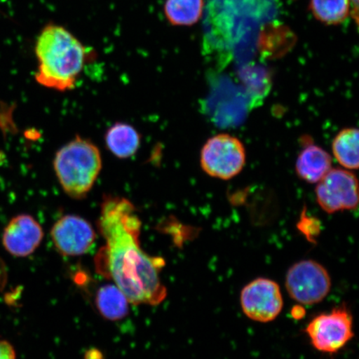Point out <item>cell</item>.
I'll return each instance as SVG.
<instances>
[{"label": "cell", "mask_w": 359, "mask_h": 359, "mask_svg": "<svg viewBox=\"0 0 359 359\" xmlns=\"http://www.w3.org/2000/svg\"><path fill=\"white\" fill-rule=\"evenodd\" d=\"M97 226L106 243L96 260L100 272L114 280L129 303H163L168 295L160 277L165 262L142 249V222L133 202L122 196H103Z\"/></svg>", "instance_id": "obj_1"}, {"label": "cell", "mask_w": 359, "mask_h": 359, "mask_svg": "<svg viewBox=\"0 0 359 359\" xmlns=\"http://www.w3.org/2000/svg\"><path fill=\"white\" fill-rule=\"evenodd\" d=\"M35 55L39 62L36 82L47 88L66 92L75 88L90 53L69 30L51 24L40 33Z\"/></svg>", "instance_id": "obj_2"}, {"label": "cell", "mask_w": 359, "mask_h": 359, "mask_svg": "<svg viewBox=\"0 0 359 359\" xmlns=\"http://www.w3.org/2000/svg\"><path fill=\"white\" fill-rule=\"evenodd\" d=\"M266 0H212L208 25V43L221 51L231 50L242 38L254 34L272 7H260Z\"/></svg>", "instance_id": "obj_3"}, {"label": "cell", "mask_w": 359, "mask_h": 359, "mask_svg": "<svg viewBox=\"0 0 359 359\" xmlns=\"http://www.w3.org/2000/svg\"><path fill=\"white\" fill-rule=\"evenodd\" d=\"M102 168L100 150L95 143L80 136L62 146L53 159V170L62 189L74 200L88 196Z\"/></svg>", "instance_id": "obj_4"}, {"label": "cell", "mask_w": 359, "mask_h": 359, "mask_svg": "<svg viewBox=\"0 0 359 359\" xmlns=\"http://www.w3.org/2000/svg\"><path fill=\"white\" fill-rule=\"evenodd\" d=\"M243 143L231 135H215L208 139L201 151L202 170L209 176L230 180L237 176L245 165Z\"/></svg>", "instance_id": "obj_5"}, {"label": "cell", "mask_w": 359, "mask_h": 359, "mask_svg": "<svg viewBox=\"0 0 359 359\" xmlns=\"http://www.w3.org/2000/svg\"><path fill=\"white\" fill-rule=\"evenodd\" d=\"M285 287L294 302L312 305L322 302L330 294L331 278L321 264L312 259H304L288 269Z\"/></svg>", "instance_id": "obj_6"}, {"label": "cell", "mask_w": 359, "mask_h": 359, "mask_svg": "<svg viewBox=\"0 0 359 359\" xmlns=\"http://www.w3.org/2000/svg\"><path fill=\"white\" fill-rule=\"evenodd\" d=\"M306 333L318 351L335 353L353 338L352 314L345 306L321 313L309 323Z\"/></svg>", "instance_id": "obj_7"}, {"label": "cell", "mask_w": 359, "mask_h": 359, "mask_svg": "<svg viewBox=\"0 0 359 359\" xmlns=\"http://www.w3.org/2000/svg\"><path fill=\"white\" fill-rule=\"evenodd\" d=\"M316 192L318 204L327 213L358 208V178L349 170L331 169L318 182Z\"/></svg>", "instance_id": "obj_8"}, {"label": "cell", "mask_w": 359, "mask_h": 359, "mask_svg": "<svg viewBox=\"0 0 359 359\" xmlns=\"http://www.w3.org/2000/svg\"><path fill=\"white\" fill-rule=\"evenodd\" d=\"M242 311L254 321L269 323L281 313L284 300L276 281L258 278L246 285L241 293Z\"/></svg>", "instance_id": "obj_9"}, {"label": "cell", "mask_w": 359, "mask_h": 359, "mask_svg": "<svg viewBox=\"0 0 359 359\" xmlns=\"http://www.w3.org/2000/svg\"><path fill=\"white\" fill-rule=\"evenodd\" d=\"M51 237L62 255L79 257L91 250L96 232L87 219L79 215H66L53 224Z\"/></svg>", "instance_id": "obj_10"}, {"label": "cell", "mask_w": 359, "mask_h": 359, "mask_svg": "<svg viewBox=\"0 0 359 359\" xmlns=\"http://www.w3.org/2000/svg\"><path fill=\"white\" fill-rule=\"evenodd\" d=\"M43 235L41 224L31 215L21 214L13 217L4 229L3 245L13 257H26L37 250Z\"/></svg>", "instance_id": "obj_11"}, {"label": "cell", "mask_w": 359, "mask_h": 359, "mask_svg": "<svg viewBox=\"0 0 359 359\" xmlns=\"http://www.w3.org/2000/svg\"><path fill=\"white\" fill-rule=\"evenodd\" d=\"M332 157L320 147L307 146L296 161V172L309 183H318L332 169Z\"/></svg>", "instance_id": "obj_12"}, {"label": "cell", "mask_w": 359, "mask_h": 359, "mask_svg": "<svg viewBox=\"0 0 359 359\" xmlns=\"http://www.w3.org/2000/svg\"><path fill=\"white\" fill-rule=\"evenodd\" d=\"M141 135L132 125L116 123L107 130V149L119 159H128L137 154L141 145Z\"/></svg>", "instance_id": "obj_13"}, {"label": "cell", "mask_w": 359, "mask_h": 359, "mask_svg": "<svg viewBox=\"0 0 359 359\" xmlns=\"http://www.w3.org/2000/svg\"><path fill=\"white\" fill-rule=\"evenodd\" d=\"M358 137L359 132L357 128H344L337 134L332 143V150L335 159L346 169L358 168Z\"/></svg>", "instance_id": "obj_14"}, {"label": "cell", "mask_w": 359, "mask_h": 359, "mask_svg": "<svg viewBox=\"0 0 359 359\" xmlns=\"http://www.w3.org/2000/svg\"><path fill=\"white\" fill-rule=\"evenodd\" d=\"M128 298L115 285L102 286L97 291V307L107 320H122L128 313Z\"/></svg>", "instance_id": "obj_15"}, {"label": "cell", "mask_w": 359, "mask_h": 359, "mask_svg": "<svg viewBox=\"0 0 359 359\" xmlns=\"http://www.w3.org/2000/svg\"><path fill=\"white\" fill-rule=\"evenodd\" d=\"M204 0H167L165 15L175 26H191L200 20L203 13Z\"/></svg>", "instance_id": "obj_16"}, {"label": "cell", "mask_w": 359, "mask_h": 359, "mask_svg": "<svg viewBox=\"0 0 359 359\" xmlns=\"http://www.w3.org/2000/svg\"><path fill=\"white\" fill-rule=\"evenodd\" d=\"M309 8L318 20L325 25H339L348 19L350 0H311Z\"/></svg>", "instance_id": "obj_17"}, {"label": "cell", "mask_w": 359, "mask_h": 359, "mask_svg": "<svg viewBox=\"0 0 359 359\" xmlns=\"http://www.w3.org/2000/svg\"><path fill=\"white\" fill-rule=\"evenodd\" d=\"M318 224H320V223H318L316 219L305 217L304 218L300 219L298 228L299 230L302 231L305 236H306L309 241L313 242L314 241V238H316L318 235V233L320 232V227L311 226H318Z\"/></svg>", "instance_id": "obj_18"}, {"label": "cell", "mask_w": 359, "mask_h": 359, "mask_svg": "<svg viewBox=\"0 0 359 359\" xmlns=\"http://www.w3.org/2000/svg\"><path fill=\"white\" fill-rule=\"evenodd\" d=\"M0 359H16L15 349L7 341H0Z\"/></svg>", "instance_id": "obj_19"}, {"label": "cell", "mask_w": 359, "mask_h": 359, "mask_svg": "<svg viewBox=\"0 0 359 359\" xmlns=\"http://www.w3.org/2000/svg\"><path fill=\"white\" fill-rule=\"evenodd\" d=\"M291 316L294 318L296 320H302L304 318L305 314H306V311L302 306V304L295 305L294 307L291 309Z\"/></svg>", "instance_id": "obj_20"}, {"label": "cell", "mask_w": 359, "mask_h": 359, "mask_svg": "<svg viewBox=\"0 0 359 359\" xmlns=\"http://www.w3.org/2000/svg\"><path fill=\"white\" fill-rule=\"evenodd\" d=\"M354 4V8H355V12L358 13V0H353Z\"/></svg>", "instance_id": "obj_21"}]
</instances>
